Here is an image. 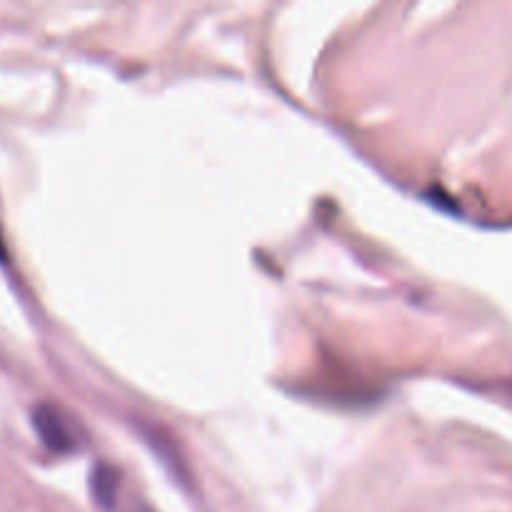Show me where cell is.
<instances>
[{
    "label": "cell",
    "instance_id": "1",
    "mask_svg": "<svg viewBox=\"0 0 512 512\" xmlns=\"http://www.w3.org/2000/svg\"><path fill=\"white\" fill-rule=\"evenodd\" d=\"M33 425L38 430L40 440L55 453H68V450L78 448V435H75L73 425L68 423V418L60 410L50 408V405H40L33 413Z\"/></svg>",
    "mask_w": 512,
    "mask_h": 512
},
{
    "label": "cell",
    "instance_id": "2",
    "mask_svg": "<svg viewBox=\"0 0 512 512\" xmlns=\"http://www.w3.org/2000/svg\"><path fill=\"white\" fill-rule=\"evenodd\" d=\"M90 488H93V498L103 508H113L115 495H118V480L108 465H95L93 473H90Z\"/></svg>",
    "mask_w": 512,
    "mask_h": 512
},
{
    "label": "cell",
    "instance_id": "3",
    "mask_svg": "<svg viewBox=\"0 0 512 512\" xmlns=\"http://www.w3.org/2000/svg\"><path fill=\"white\" fill-rule=\"evenodd\" d=\"M5 258V250H3V235H0V260Z\"/></svg>",
    "mask_w": 512,
    "mask_h": 512
}]
</instances>
